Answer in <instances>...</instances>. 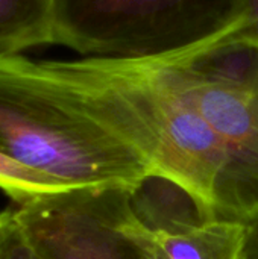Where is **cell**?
Instances as JSON below:
<instances>
[{"label": "cell", "instance_id": "obj_1", "mask_svg": "<svg viewBox=\"0 0 258 259\" xmlns=\"http://www.w3.org/2000/svg\"><path fill=\"white\" fill-rule=\"evenodd\" d=\"M0 152L61 190L135 188L160 178L154 162L88 114L43 61L24 55L0 58Z\"/></svg>", "mask_w": 258, "mask_h": 259}, {"label": "cell", "instance_id": "obj_6", "mask_svg": "<svg viewBox=\"0 0 258 259\" xmlns=\"http://www.w3.org/2000/svg\"><path fill=\"white\" fill-rule=\"evenodd\" d=\"M53 44L52 0H0V58Z\"/></svg>", "mask_w": 258, "mask_h": 259}, {"label": "cell", "instance_id": "obj_9", "mask_svg": "<svg viewBox=\"0 0 258 259\" xmlns=\"http://www.w3.org/2000/svg\"><path fill=\"white\" fill-rule=\"evenodd\" d=\"M248 259H258V220L249 225Z\"/></svg>", "mask_w": 258, "mask_h": 259}, {"label": "cell", "instance_id": "obj_5", "mask_svg": "<svg viewBox=\"0 0 258 259\" xmlns=\"http://www.w3.org/2000/svg\"><path fill=\"white\" fill-rule=\"evenodd\" d=\"M125 188L46 193L14 208L41 259H143L122 223Z\"/></svg>", "mask_w": 258, "mask_h": 259}, {"label": "cell", "instance_id": "obj_8", "mask_svg": "<svg viewBox=\"0 0 258 259\" xmlns=\"http://www.w3.org/2000/svg\"><path fill=\"white\" fill-rule=\"evenodd\" d=\"M0 259H41L14 208L0 212Z\"/></svg>", "mask_w": 258, "mask_h": 259}, {"label": "cell", "instance_id": "obj_4", "mask_svg": "<svg viewBox=\"0 0 258 259\" xmlns=\"http://www.w3.org/2000/svg\"><path fill=\"white\" fill-rule=\"evenodd\" d=\"M122 223L143 259H248L249 225L204 214L160 178L125 188Z\"/></svg>", "mask_w": 258, "mask_h": 259}, {"label": "cell", "instance_id": "obj_7", "mask_svg": "<svg viewBox=\"0 0 258 259\" xmlns=\"http://www.w3.org/2000/svg\"><path fill=\"white\" fill-rule=\"evenodd\" d=\"M0 190L8 194L15 203L24 202L30 197L64 191L46 176L27 168L0 152Z\"/></svg>", "mask_w": 258, "mask_h": 259}, {"label": "cell", "instance_id": "obj_3", "mask_svg": "<svg viewBox=\"0 0 258 259\" xmlns=\"http://www.w3.org/2000/svg\"><path fill=\"white\" fill-rule=\"evenodd\" d=\"M151 59L225 144L258 220V36L242 27Z\"/></svg>", "mask_w": 258, "mask_h": 259}, {"label": "cell", "instance_id": "obj_10", "mask_svg": "<svg viewBox=\"0 0 258 259\" xmlns=\"http://www.w3.org/2000/svg\"><path fill=\"white\" fill-rule=\"evenodd\" d=\"M249 2H251V24L246 27V30L258 36V0H249Z\"/></svg>", "mask_w": 258, "mask_h": 259}, {"label": "cell", "instance_id": "obj_2", "mask_svg": "<svg viewBox=\"0 0 258 259\" xmlns=\"http://www.w3.org/2000/svg\"><path fill=\"white\" fill-rule=\"evenodd\" d=\"M53 44L82 58L151 59L251 24L249 0H52Z\"/></svg>", "mask_w": 258, "mask_h": 259}]
</instances>
